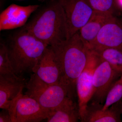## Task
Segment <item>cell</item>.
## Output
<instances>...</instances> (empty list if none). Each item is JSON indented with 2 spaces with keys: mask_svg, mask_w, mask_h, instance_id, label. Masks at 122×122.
<instances>
[{
  "mask_svg": "<svg viewBox=\"0 0 122 122\" xmlns=\"http://www.w3.org/2000/svg\"><path fill=\"white\" fill-rule=\"evenodd\" d=\"M100 59L97 55L89 50L86 65L77 79L76 90L81 122H82L87 106L93 96L94 73Z\"/></svg>",
  "mask_w": 122,
  "mask_h": 122,
  "instance_id": "5b68a950",
  "label": "cell"
},
{
  "mask_svg": "<svg viewBox=\"0 0 122 122\" xmlns=\"http://www.w3.org/2000/svg\"><path fill=\"white\" fill-rule=\"evenodd\" d=\"M37 5L21 6L13 4L0 15V30L17 28L25 25L33 13L39 8Z\"/></svg>",
  "mask_w": 122,
  "mask_h": 122,
  "instance_id": "7c38bea8",
  "label": "cell"
},
{
  "mask_svg": "<svg viewBox=\"0 0 122 122\" xmlns=\"http://www.w3.org/2000/svg\"><path fill=\"white\" fill-rule=\"evenodd\" d=\"M2 110L0 113V122H12L8 111L5 109Z\"/></svg>",
  "mask_w": 122,
  "mask_h": 122,
  "instance_id": "ffe728a7",
  "label": "cell"
},
{
  "mask_svg": "<svg viewBox=\"0 0 122 122\" xmlns=\"http://www.w3.org/2000/svg\"><path fill=\"white\" fill-rule=\"evenodd\" d=\"M122 98V75L109 92L102 109L105 110L108 109L113 104L121 100Z\"/></svg>",
  "mask_w": 122,
  "mask_h": 122,
  "instance_id": "ac0fdd59",
  "label": "cell"
},
{
  "mask_svg": "<svg viewBox=\"0 0 122 122\" xmlns=\"http://www.w3.org/2000/svg\"><path fill=\"white\" fill-rule=\"evenodd\" d=\"M23 29L49 46L58 45L69 38L65 13L59 0H51Z\"/></svg>",
  "mask_w": 122,
  "mask_h": 122,
  "instance_id": "6da1fadb",
  "label": "cell"
},
{
  "mask_svg": "<svg viewBox=\"0 0 122 122\" xmlns=\"http://www.w3.org/2000/svg\"><path fill=\"white\" fill-rule=\"evenodd\" d=\"M0 75L18 76L12 66L5 44L2 42L0 45Z\"/></svg>",
  "mask_w": 122,
  "mask_h": 122,
  "instance_id": "e0dca14e",
  "label": "cell"
},
{
  "mask_svg": "<svg viewBox=\"0 0 122 122\" xmlns=\"http://www.w3.org/2000/svg\"><path fill=\"white\" fill-rule=\"evenodd\" d=\"M103 105H88L82 122H122V102L120 100L108 109H102Z\"/></svg>",
  "mask_w": 122,
  "mask_h": 122,
  "instance_id": "4fadbf2b",
  "label": "cell"
},
{
  "mask_svg": "<svg viewBox=\"0 0 122 122\" xmlns=\"http://www.w3.org/2000/svg\"><path fill=\"white\" fill-rule=\"evenodd\" d=\"M25 94L46 109H52L60 105L68 96L73 98L68 88L62 84L45 82L34 73L26 83Z\"/></svg>",
  "mask_w": 122,
  "mask_h": 122,
  "instance_id": "277c9868",
  "label": "cell"
},
{
  "mask_svg": "<svg viewBox=\"0 0 122 122\" xmlns=\"http://www.w3.org/2000/svg\"><path fill=\"white\" fill-rule=\"evenodd\" d=\"M32 72L46 83L61 84L60 66L54 51L50 46H48L45 51Z\"/></svg>",
  "mask_w": 122,
  "mask_h": 122,
  "instance_id": "8fae6325",
  "label": "cell"
},
{
  "mask_svg": "<svg viewBox=\"0 0 122 122\" xmlns=\"http://www.w3.org/2000/svg\"><path fill=\"white\" fill-rule=\"evenodd\" d=\"M93 51L100 58L107 62L116 72L122 75V50L106 48Z\"/></svg>",
  "mask_w": 122,
  "mask_h": 122,
  "instance_id": "2e32d148",
  "label": "cell"
},
{
  "mask_svg": "<svg viewBox=\"0 0 122 122\" xmlns=\"http://www.w3.org/2000/svg\"><path fill=\"white\" fill-rule=\"evenodd\" d=\"M50 46L54 51L61 69V83L68 88L73 97L77 79L86 65L89 50L81 39L79 32L64 43Z\"/></svg>",
  "mask_w": 122,
  "mask_h": 122,
  "instance_id": "7a4b0ae2",
  "label": "cell"
},
{
  "mask_svg": "<svg viewBox=\"0 0 122 122\" xmlns=\"http://www.w3.org/2000/svg\"><path fill=\"white\" fill-rule=\"evenodd\" d=\"M50 110L42 107L34 99L22 94L15 105L12 121L40 122L47 119Z\"/></svg>",
  "mask_w": 122,
  "mask_h": 122,
  "instance_id": "ba28073f",
  "label": "cell"
},
{
  "mask_svg": "<svg viewBox=\"0 0 122 122\" xmlns=\"http://www.w3.org/2000/svg\"><path fill=\"white\" fill-rule=\"evenodd\" d=\"M95 11L113 14L116 8L115 0H87Z\"/></svg>",
  "mask_w": 122,
  "mask_h": 122,
  "instance_id": "d6986e66",
  "label": "cell"
},
{
  "mask_svg": "<svg viewBox=\"0 0 122 122\" xmlns=\"http://www.w3.org/2000/svg\"><path fill=\"white\" fill-rule=\"evenodd\" d=\"M106 48L122 50V20L115 16L100 30L90 51Z\"/></svg>",
  "mask_w": 122,
  "mask_h": 122,
  "instance_id": "30bf717a",
  "label": "cell"
},
{
  "mask_svg": "<svg viewBox=\"0 0 122 122\" xmlns=\"http://www.w3.org/2000/svg\"><path fill=\"white\" fill-rule=\"evenodd\" d=\"M26 82L23 77L0 75V108L8 110L11 118Z\"/></svg>",
  "mask_w": 122,
  "mask_h": 122,
  "instance_id": "9c48e42d",
  "label": "cell"
},
{
  "mask_svg": "<svg viewBox=\"0 0 122 122\" xmlns=\"http://www.w3.org/2000/svg\"><path fill=\"white\" fill-rule=\"evenodd\" d=\"M65 13L69 38L86 24L95 10L87 0H59Z\"/></svg>",
  "mask_w": 122,
  "mask_h": 122,
  "instance_id": "52a82bcc",
  "label": "cell"
},
{
  "mask_svg": "<svg viewBox=\"0 0 122 122\" xmlns=\"http://www.w3.org/2000/svg\"></svg>",
  "mask_w": 122,
  "mask_h": 122,
  "instance_id": "7402d4cb",
  "label": "cell"
},
{
  "mask_svg": "<svg viewBox=\"0 0 122 122\" xmlns=\"http://www.w3.org/2000/svg\"><path fill=\"white\" fill-rule=\"evenodd\" d=\"M115 16L113 14L94 11L88 21L79 31L81 39L88 50H90L103 26Z\"/></svg>",
  "mask_w": 122,
  "mask_h": 122,
  "instance_id": "5bb4252c",
  "label": "cell"
},
{
  "mask_svg": "<svg viewBox=\"0 0 122 122\" xmlns=\"http://www.w3.org/2000/svg\"><path fill=\"white\" fill-rule=\"evenodd\" d=\"M5 44L15 74L20 77L25 73L32 72L49 46L23 29L13 35Z\"/></svg>",
  "mask_w": 122,
  "mask_h": 122,
  "instance_id": "3957f363",
  "label": "cell"
},
{
  "mask_svg": "<svg viewBox=\"0 0 122 122\" xmlns=\"http://www.w3.org/2000/svg\"><path fill=\"white\" fill-rule=\"evenodd\" d=\"M122 75L100 58L94 73L92 103L102 105L105 103L110 90Z\"/></svg>",
  "mask_w": 122,
  "mask_h": 122,
  "instance_id": "8992f818",
  "label": "cell"
},
{
  "mask_svg": "<svg viewBox=\"0 0 122 122\" xmlns=\"http://www.w3.org/2000/svg\"><path fill=\"white\" fill-rule=\"evenodd\" d=\"M73 98L68 96L60 105L51 109L47 122H76L80 120L78 106Z\"/></svg>",
  "mask_w": 122,
  "mask_h": 122,
  "instance_id": "9a60e30c",
  "label": "cell"
},
{
  "mask_svg": "<svg viewBox=\"0 0 122 122\" xmlns=\"http://www.w3.org/2000/svg\"><path fill=\"white\" fill-rule=\"evenodd\" d=\"M116 7L122 11V0H115Z\"/></svg>",
  "mask_w": 122,
  "mask_h": 122,
  "instance_id": "44dd1931",
  "label": "cell"
}]
</instances>
